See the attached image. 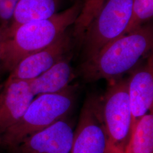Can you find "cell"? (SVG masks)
Masks as SVG:
<instances>
[{"instance_id":"6da1fadb","label":"cell","mask_w":153,"mask_h":153,"mask_svg":"<svg viewBox=\"0 0 153 153\" xmlns=\"http://www.w3.org/2000/svg\"><path fill=\"white\" fill-rule=\"evenodd\" d=\"M153 46V26L145 24L116 39L83 61L79 68L80 75L86 82L101 79L115 82L151 54Z\"/></svg>"},{"instance_id":"7a4b0ae2","label":"cell","mask_w":153,"mask_h":153,"mask_svg":"<svg viewBox=\"0 0 153 153\" xmlns=\"http://www.w3.org/2000/svg\"><path fill=\"white\" fill-rule=\"evenodd\" d=\"M83 3L78 0L65 10L49 18L25 23L2 39L0 63L3 68L11 71L23 58L53 43L74 24Z\"/></svg>"},{"instance_id":"3957f363","label":"cell","mask_w":153,"mask_h":153,"mask_svg":"<svg viewBox=\"0 0 153 153\" xmlns=\"http://www.w3.org/2000/svg\"><path fill=\"white\" fill-rule=\"evenodd\" d=\"M74 86L60 93L39 95L14 125L4 131L6 146L14 149L27 137L68 117L76 101Z\"/></svg>"},{"instance_id":"277c9868","label":"cell","mask_w":153,"mask_h":153,"mask_svg":"<svg viewBox=\"0 0 153 153\" xmlns=\"http://www.w3.org/2000/svg\"><path fill=\"white\" fill-rule=\"evenodd\" d=\"M133 1L105 0L82 36L83 61L121 36L131 18Z\"/></svg>"},{"instance_id":"5b68a950","label":"cell","mask_w":153,"mask_h":153,"mask_svg":"<svg viewBox=\"0 0 153 153\" xmlns=\"http://www.w3.org/2000/svg\"><path fill=\"white\" fill-rule=\"evenodd\" d=\"M100 102L108 146L124 153L131 136L133 121L128 79L111 82Z\"/></svg>"},{"instance_id":"8992f818","label":"cell","mask_w":153,"mask_h":153,"mask_svg":"<svg viewBox=\"0 0 153 153\" xmlns=\"http://www.w3.org/2000/svg\"><path fill=\"white\" fill-rule=\"evenodd\" d=\"M108 146L100 97L90 96L85 102L74 131L71 153H107Z\"/></svg>"},{"instance_id":"52a82bcc","label":"cell","mask_w":153,"mask_h":153,"mask_svg":"<svg viewBox=\"0 0 153 153\" xmlns=\"http://www.w3.org/2000/svg\"><path fill=\"white\" fill-rule=\"evenodd\" d=\"M71 40L64 33L53 43L20 61L10 71L7 80L31 81L42 75L69 54Z\"/></svg>"},{"instance_id":"ba28073f","label":"cell","mask_w":153,"mask_h":153,"mask_svg":"<svg viewBox=\"0 0 153 153\" xmlns=\"http://www.w3.org/2000/svg\"><path fill=\"white\" fill-rule=\"evenodd\" d=\"M74 129L68 117L25 138L17 153H71Z\"/></svg>"},{"instance_id":"9c48e42d","label":"cell","mask_w":153,"mask_h":153,"mask_svg":"<svg viewBox=\"0 0 153 153\" xmlns=\"http://www.w3.org/2000/svg\"><path fill=\"white\" fill-rule=\"evenodd\" d=\"M131 72L128 81L133 131L138 121L144 115L153 112V54L148 56L144 64L136 66Z\"/></svg>"},{"instance_id":"30bf717a","label":"cell","mask_w":153,"mask_h":153,"mask_svg":"<svg viewBox=\"0 0 153 153\" xmlns=\"http://www.w3.org/2000/svg\"><path fill=\"white\" fill-rule=\"evenodd\" d=\"M35 98L29 81L7 80L0 99V129L4 132L19 120Z\"/></svg>"},{"instance_id":"8fae6325","label":"cell","mask_w":153,"mask_h":153,"mask_svg":"<svg viewBox=\"0 0 153 153\" xmlns=\"http://www.w3.org/2000/svg\"><path fill=\"white\" fill-rule=\"evenodd\" d=\"M71 57L72 55L68 54L43 74L29 81L35 97L60 93L71 86L76 76L71 63Z\"/></svg>"},{"instance_id":"7c38bea8","label":"cell","mask_w":153,"mask_h":153,"mask_svg":"<svg viewBox=\"0 0 153 153\" xmlns=\"http://www.w3.org/2000/svg\"><path fill=\"white\" fill-rule=\"evenodd\" d=\"M60 0H19L8 27L1 30L2 39L28 22L46 19L57 13Z\"/></svg>"},{"instance_id":"4fadbf2b","label":"cell","mask_w":153,"mask_h":153,"mask_svg":"<svg viewBox=\"0 0 153 153\" xmlns=\"http://www.w3.org/2000/svg\"><path fill=\"white\" fill-rule=\"evenodd\" d=\"M124 153H153V112L137 121Z\"/></svg>"},{"instance_id":"5bb4252c","label":"cell","mask_w":153,"mask_h":153,"mask_svg":"<svg viewBox=\"0 0 153 153\" xmlns=\"http://www.w3.org/2000/svg\"><path fill=\"white\" fill-rule=\"evenodd\" d=\"M105 0H85L82 10L74 24V36L79 40L90 24L98 14Z\"/></svg>"},{"instance_id":"9a60e30c","label":"cell","mask_w":153,"mask_h":153,"mask_svg":"<svg viewBox=\"0 0 153 153\" xmlns=\"http://www.w3.org/2000/svg\"><path fill=\"white\" fill-rule=\"evenodd\" d=\"M153 15V0H134L131 18L121 36L146 24Z\"/></svg>"},{"instance_id":"2e32d148","label":"cell","mask_w":153,"mask_h":153,"mask_svg":"<svg viewBox=\"0 0 153 153\" xmlns=\"http://www.w3.org/2000/svg\"><path fill=\"white\" fill-rule=\"evenodd\" d=\"M19 0H0V28L8 27Z\"/></svg>"},{"instance_id":"e0dca14e","label":"cell","mask_w":153,"mask_h":153,"mask_svg":"<svg viewBox=\"0 0 153 153\" xmlns=\"http://www.w3.org/2000/svg\"><path fill=\"white\" fill-rule=\"evenodd\" d=\"M107 153H124L120 150L111 146H108V149Z\"/></svg>"},{"instance_id":"ac0fdd59","label":"cell","mask_w":153,"mask_h":153,"mask_svg":"<svg viewBox=\"0 0 153 153\" xmlns=\"http://www.w3.org/2000/svg\"><path fill=\"white\" fill-rule=\"evenodd\" d=\"M2 42V35L1 30V29H0V56H1V49Z\"/></svg>"}]
</instances>
